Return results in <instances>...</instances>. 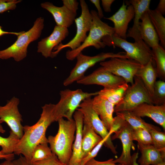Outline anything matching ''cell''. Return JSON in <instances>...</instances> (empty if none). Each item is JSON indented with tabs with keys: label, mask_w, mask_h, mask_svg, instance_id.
Segmentation results:
<instances>
[{
	"label": "cell",
	"mask_w": 165,
	"mask_h": 165,
	"mask_svg": "<svg viewBox=\"0 0 165 165\" xmlns=\"http://www.w3.org/2000/svg\"><path fill=\"white\" fill-rule=\"evenodd\" d=\"M55 104H46L42 108V112L38 121L34 125L23 126V134L16 144L13 153L23 155L31 162V155L35 148L39 144H48L46 137L48 127L56 121L54 114Z\"/></svg>",
	"instance_id": "obj_1"
},
{
	"label": "cell",
	"mask_w": 165,
	"mask_h": 165,
	"mask_svg": "<svg viewBox=\"0 0 165 165\" xmlns=\"http://www.w3.org/2000/svg\"><path fill=\"white\" fill-rule=\"evenodd\" d=\"M59 128L57 134L50 135L48 143L52 152L55 155L61 163L67 165L72 155V147L75 139L76 124L73 119L65 120L61 118L57 121Z\"/></svg>",
	"instance_id": "obj_2"
},
{
	"label": "cell",
	"mask_w": 165,
	"mask_h": 165,
	"mask_svg": "<svg viewBox=\"0 0 165 165\" xmlns=\"http://www.w3.org/2000/svg\"><path fill=\"white\" fill-rule=\"evenodd\" d=\"M44 22L43 18H37L30 30L26 32H21L17 36V39L13 44L5 50H0V59L13 58L17 62L24 59L27 56L29 44L40 37L44 28Z\"/></svg>",
	"instance_id": "obj_3"
},
{
	"label": "cell",
	"mask_w": 165,
	"mask_h": 165,
	"mask_svg": "<svg viewBox=\"0 0 165 165\" xmlns=\"http://www.w3.org/2000/svg\"><path fill=\"white\" fill-rule=\"evenodd\" d=\"M90 12L92 21L89 34L78 48L66 52V57L69 60H74L79 53L89 47L92 46L97 49L104 48L106 46L102 41V38L106 36L114 34L113 27L103 22L98 17L96 11L92 10Z\"/></svg>",
	"instance_id": "obj_4"
},
{
	"label": "cell",
	"mask_w": 165,
	"mask_h": 165,
	"mask_svg": "<svg viewBox=\"0 0 165 165\" xmlns=\"http://www.w3.org/2000/svg\"><path fill=\"white\" fill-rule=\"evenodd\" d=\"M102 41L105 46L123 49L129 59L135 61L142 66L153 60L152 50L142 40L132 43L113 35L103 37Z\"/></svg>",
	"instance_id": "obj_5"
},
{
	"label": "cell",
	"mask_w": 165,
	"mask_h": 165,
	"mask_svg": "<svg viewBox=\"0 0 165 165\" xmlns=\"http://www.w3.org/2000/svg\"><path fill=\"white\" fill-rule=\"evenodd\" d=\"M60 98L55 104L54 114L56 121L64 117L67 120L73 119V114L85 99L98 94V92L88 93L81 89L72 90L66 89L60 93Z\"/></svg>",
	"instance_id": "obj_6"
},
{
	"label": "cell",
	"mask_w": 165,
	"mask_h": 165,
	"mask_svg": "<svg viewBox=\"0 0 165 165\" xmlns=\"http://www.w3.org/2000/svg\"><path fill=\"white\" fill-rule=\"evenodd\" d=\"M117 57L128 59L125 52L117 53L112 52L101 53L90 56L84 55L81 52L76 57V64L70 72L68 76L64 81L63 85L66 86L82 78L86 71L97 63L101 62L108 58Z\"/></svg>",
	"instance_id": "obj_7"
},
{
	"label": "cell",
	"mask_w": 165,
	"mask_h": 165,
	"mask_svg": "<svg viewBox=\"0 0 165 165\" xmlns=\"http://www.w3.org/2000/svg\"><path fill=\"white\" fill-rule=\"evenodd\" d=\"M133 128L126 121L119 116H116L114 117L113 127L111 130L115 134L111 137L112 140L119 139L123 147L120 156L114 160L115 163L123 165H132V159L131 155V148L135 149V146L131 137Z\"/></svg>",
	"instance_id": "obj_8"
},
{
	"label": "cell",
	"mask_w": 165,
	"mask_h": 165,
	"mask_svg": "<svg viewBox=\"0 0 165 165\" xmlns=\"http://www.w3.org/2000/svg\"><path fill=\"white\" fill-rule=\"evenodd\" d=\"M81 13L75 20L76 27V32L74 37L65 44L61 43L54 48L55 51L53 52V58L55 57L63 49L69 47L73 50L78 48L84 42L87 37L91 27L92 18L88 6L84 0H80Z\"/></svg>",
	"instance_id": "obj_9"
},
{
	"label": "cell",
	"mask_w": 165,
	"mask_h": 165,
	"mask_svg": "<svg viewBox=\"0 0 165 165\" xmlns=\"http://www.w3.org/2000/svg\"><path fill=\"white\" fill-rule=\"evenodd\" d=\"M134 83L129 86L122 100L115 106L114 112L130 110L143 103L152 104L151 96L141 79L134 76Z\"/></svg>",
	"instance_id": "obj_10"
},
{
	"label": "cell",
	"mask_w": 165,
	"mask_h": 165,
	"mask_svg": "<svg viewBox=\"0 0 165 165\" xmlns=\"http://www.w3.org/2000/svg\"><path fill=\"white\" fill-rule=\"evenodd\" d=\"M92 102L91 97L85 99L81 103L76 110L81 112L83 115V120L87 122L102 139L107 140L106 147L109 149L114 154H116L117 152L116 148L112 141L111 137L113 132L111 131H108L107 130L93 109Z\"/></svg>",
	"instance_id": "obj_11"
},
{
	"label": "cell",
	"mask_w": 165,
	"mask_h": 165,
	"mask_svg": "<svg viewBox=\"0 0 165 165\" xmlns=\"http://www.w3.org/2000/svg\"><path fill=\"white\" fill-rule=\"evenodd\" d=\"M105 70L114 75L123 78L127 83H134V77L142 65L132 59L117 57L100 62Z\"/></svg>",
	"instance_id": "obj_12"
},
{
	"label": "cell",
	"mask_w": 165,
	"mask_h": 165,
	"mask_svg": "<svg viewBox=\"0 0 165 165\" xmlns=\"http://www.w3.org/2000/svg\"><path fill=\"white\" fill-rule=\"evenodd\" d=\"M19 100L13 97L3 106H0V119L6 123L11 130L20 139L23 134L22 116L18 108Z\"/></svg>",
	"instance_id": "obj_13"
},
{
	"label": "cell",
	"mask_w": 165,
	"mask_h": 165,
	"mask_svg": "<svg viewBox=\"0 0 165 165\" xmlns=\"http://www.w3.org/2000/svg\"><path fill=\"white\" fill-rule=\"evenodd\" d=\"M76 82L84 85H101L105 88L116 87L126 83L123 78L114 75L102 67Z\"/></svg>",
	"instance_id": "obj_14"
},
{
	"label": "cell",
	"mask_w": 165,
	"mask_h": 165,
	"mask_svg": "<svg viewBox=\"0 0 165 165\" xmlns=\"http://www.w3.org/2000/svg\"><path fill=\"white\" fill-rule=\"evenodd\" d=\"M134 15L133 6L127 1H123L122 5L117 11L109 17L105 19L111 21L114 24V35L126 39L128 25Z\"/></svg>",
	"instance_id": "obj_15"
},
{
	"label": "cell",
	"mask_w": 165,
	"mask_h": 165,
	"mask_svg": "<svg viewBox=\"0 0 165 165\" xmlns=\"http://www.w3.org/2000/svg\"><path fill=\"white\" fill-rule=\"evenodd\" d=\"M68 28L56 25L52 33L38 43L37 52L45 58H52V50L68 35Z\"/></svg>",
	"instance_id": "obj_16"
},
{
	"label": "cell",
	"mask_w": 165,
	"mask_h": 165,
	"mask_svg": "<svg viewBox=\"0 0 165 165\" xmlns=\"http://www.w3.org/2000/svg\"><path fill=\"white\" fill-rule=\"evenodd\" d=\"M141 117H148L165 130V104L154 105L147 103L141 104L130 110Z\"/></svg>",
	"instance_id": "obj_17"
},
{
	"label": "cell",
	"mask_w": 165,
	"mask_h": 165,
	"mask_svg": "<svg viewBox=\"0 0 165 165\" xmlns=\"http://www.w3.org/2000/svg\"><path fill=\"white\" fill-rule=\"evenodd\" d=\"M92 107L108 131L112 129L114 121L113 114L115 105L98 95L92 99Z\"/></svg>",
	"instance_id": "obj_18"
},
{
	"label": "cell",
	"mask_w": 165,
	"mask_h": 165,
	"mask_svg": "<svg viewBox=\"0 0 165 165\" xmlns=\"http://www.w3.org/2000/svg\"><path fill=\"white\" fill-rule=\"evenodd\" d=\"M41 6L53 15L56 25L68 28L73 23L77 14L68 10L65 6L57 7L49 2L41 4Z\"/></svg>",
	"instance_id": "obj_19"
},
{
	"label": "cell",
	"mask_w": 165,
	"mask_h": 165,
	"mask_svg": "<svg viewBox=\"0 0 165 165\" xmlns=\"http://www.w3.org/2000/svg\"><path fill=\"white\" fill-rule=\"evenodd\" d=\"M73 117L76 124V135L75 141L72 145V156L68 164L80 165L82 159V143L83 117L81 112L78 110H76L74 112Z\"/></svg>",
	"instance_id": "obj_20"
},
{
	"label": "cell",
	"mask_w": 165,
	"mask_h": 165,
	"mask_svg": "<svg viewBox=\"0 0 165 165\" xmlns=\"http://www.w3.org/2000/svg\"><path fill=\"white\" fill-rule=\"evenodd\" d=\"M127 2L133 6L134 15L133 25L128 30L127 37L132 38L136 42L141 40L139 30L140 19L143 14L149 9L151 0H130Z\"/></svg>",
	"instance_id": "obj_21"
},
{
	"label": "cell",
	"mask_w": 165,
	"mask_h": 165,
	"mask_svg": "<svg viewBox=\"0 0 165 165\" xmlns=\"http://www.w3.org/2000/svg\"><path fill=\"white\" fill-rule=\"evenodd\" d=\"M141 156L138 161L140 165H154L165 160V148L158 149L152 145L138 143Z\"/></svg>",
	"instance_id": "obj_22"
},
{
	"label": "cell",
	"mask_w": 165,
	"mask_h": 165,
	"mask_svg": "<svg viewBox=\"0 0 165 165\" xmlns=\"http://www.w3.org/2000/svg\"><path fill=\"white\" fill-rule=\"evenodd\" d=\"M148 11L143 14L140 19L139 30L141 39L149 47L153 48L159 45L160 40Z\"/></svg>",
	"instance_id": "obj_23"
},
{
	"label": "cell",
	"mask_w": 165,
	"mask_h": 165,
	"mask_svg": "<svg viewBox=\"0 0 165 165\" xmlns=\"http://www.w3.org/2000/svg\"><path fill=\"white\" fill-rule=\"evenodd\" d=\"M102 139L87 122L83 120L82 143V159Z\"/></svg>",
	"instance_id": "obj_24"
},
{
	"label": "cell",
	"mask_w": 165,
	"mask_h": 165,
	"mask_svg": "<svg viewBox=\"0 0 165 165\" xmlns=\"http://www.w3.org/2000/svg\"><path fill=\"white\" fill-rule=\"evenodd\" d=\"M153 61L142 66L135 75L142 81L151 97L153 95L155 84L157 77L156 68L153 65Z\"/></svg>",
	"instance_id": "obj_25"
},
{
	"label": "cell",
	"mask_w": 165,
	"mask_h": 165,
	"mask_svg": "<svg viewBox=\"0 0 165 165\" xmlns=\"http://www.w3.org/2000/svg\"><path fill=\"white\" fill-rule=\"evenodd\" d=\"M118 116L127 122L133 129L143 128L149 132L154 130L161 131L160 128L157 126L146 122L141 117L138 116L130 110H124L116 112Z\"/></svg>",
	"instance_id": "obj_26"
},
{
	"label": "cell",
	"mask_w": 165,
	"mask_h": 165,
	"mask_svg": "<svg viewBox=\"0 0 165 165\" xmlns=\"http://www.w3.org/2000/svg\"><path fill=\"white\" fill-rule=\"evenodd\" d=\"M129 86L128 83H125L115 88H104L98 91L97 95L115 106L122 100Z\"/></svg>",
	"instance_id": "obj_27"
},
{
	"label": "cell",
	"mask_w": 165,
	"mask_h": 165,
	"mask_svg": "<svg viewBox=\"0 0 165 165\" xmlns=\"http://www.w3.org/2000/svg\"><path fill=\"white\" fill-rule=\"evenodd\" d=\"M151 23L154 26L163 48L165 47V18L159 12L150 9L148 11Z\"/></svg>",
	"instance_id": "obj_28"
},
{
	"label": "cell",
	"mask_w": 165,
	"mask_h": 165,
	"mask_svg": "<svg viewBox=\"0 0 165 165\" xmlns=\"http://www.w3.org/2000/svg\"><path fill=\"white\" fill-rule=\"evenodd\" d=\"M153 60L156 63V69L157 77L161 80H165V50L164 48L159 45L152 48Z\"/></svg>",
	"instance_id": "obj_29"
},
{
	"label": "cell",
	"mask_w": 165,
	"mask_h": 165,
	"mask_svg": "<svg viewBox=\"0 0 165 165\" xmlns=\"http://www.w3.org/2000/svg\"><path fill=\"white\" fill-rule=\"evenodd\" d=\"M20 138L13 132L10 131L9 136L4 138L0 136V146L1 150L5 154H8L14 152L15 147Z\"/></svg>",
	"instance_id": "obj_30"
},
{
	"label": "cell",
	"mask_w": 165,
	"mask_h": 165,
	"mask_svg": "<svg viewBox=\"0 0 165 165\" xmlns=\"http://www.w3.org/2000/svg\"><path fill=\"white\" fill-rule=\"evenodd\" d=\"M48 144H39L35 148L32 154L31 163L46 160L51 156L53 153Z\"/></svg>",
	"instance_id": "obj_31"
},
{
	"label": "cell",
	"mask_w": 165,
	"mask_h": 165,
	"mask_svg": "<svg viewBox=\"0 0 165 165\" xmlns=\"http://www.w3.org/2000/svg\"><path fill=\"white\" fill-rule=\"evenodd\" d=\"M151 98L152 104L161 105L165 104V82L164 81H156Z\"/></svg>",
	"instance_id": "obj_32"
},
{
	"label": "cell",
	"mask_w": 165,
	"mask_h": 165,
	"mask_svg": "<svg viewBox=\"0 0 165 165\" xmlns=\"http://www.w3.org/2000/svg\"><path fill=\"white\" fill-rule=\"evenodd\" d=\"M131 137L133 141L144 145H152V141L150 132L145 129L138 128L132 129Z\"/></svg>",
	"instance_id": "obj_33"
},
{
	"label": "cell",
	"mask_w": 165,
	"mask_h": 165,
	"mask_svg": "<svg viewBox=\"0 0 165 165\" xmlns=\"http://www.w3.org/2000/svg\"><path fill=\"white\" fill-rule=\"evenodd\" d=\"M149 132L152 139V145L158 149L165 148V132L152 130Z\"/></svg>",
	"instance_id": "obj_34"
},
{
	"label": "cell",
	"mask_w": 165,
	"mask_h": 165,
	"mask_svg": "<svg viewBox=\"0 0 165 165\" xmlns=\"http://www.w3.org/2000/svg\"><path fill=\"white\" fill-rule=\"evenodd\" d=\"M107 142V139H103L82 160L80 165H84L89 160L94 158L97 155L103 145H104L106 147Z\"/></svg>",
	"instance_id": "obj_35"
},
{
	"label": "cell",
	"mask_w": 165,
	"mask_h": 165,
	"mask_svg": "<svg viewBox=\"0 0 165 165\" xmlns=\"http://www.w3.org/2000/svg\"><path fill=\"white\" fill-rule=\"evenodd\" d=\"M20 0H0V13L15 9Z\"/></svg>",
	"instance_id": "obj_36"
},
{
	"label": "cell",
	"mask_w": 165,
	"mask_h": 165,
	"mask_svg": "<svg viewBox=\"0 0 165 165\" xmlns=\"http://www.w3.org/2000/svg\"><path fill=\"white\" fill-rule=\"evenodd\" d=\"M32 164L33 165H64L57 156L53 153L49 158L43 160L33 163Z\"/></svg>",
	"instance_id": "obj_37"
},
{
	"label": "cell",
	"mask_w": 165,
	"mask_h": 165,
	"mask_svg": "<svg viewBox=\"0 0 165 165\" xmlns=\"http://www.w3.org/2000/svg\"><path fill=\"white\" fill-rule=\"evenodd\" d=\"M63 6L71 12L77 14L79 2L76 0H62Z\"/></svg>",
	"instance_id": "obj_38"
},
{
	"label": "cell",
	"mask_w": 165,
	"mask_h": 165,
	"mask_svg": "<svg viewBox=\"0 0 165 165\" xmlns=\"http://www.w3.org/2000/svg\"><path fill=\"white\" fill-rule=\"evenodd\" d=\"M84 165H123L116 164L114 161L113 158L110 159L108 160L104 161H100L93 158L86 162Z\"/></svg>",
	"instance_id": "obj_39"
},
{
	"label": "cell",
	"mask_w": 165,
	"mask_h": 165,
	"mask_svg": "<svg viewBox=\"0 0 165 165\" xmlns=\"http://www.w3.org/2000/svg\"><path fill=\"white\" fill-rule=\"evenodd\" d=\"M11 165H33L31 162L26 159L24 156H20L18 159L13 160Z\"/></svg>",
	"instance_id": "obj_40"
},
{
	"label": "cell",
	"mask_w": 165,
	"mask_h": 165,
	"mask_svg": "<svg viewBox=\"0 0 165 165\" xmlns=\"http://www.w3.org/2000/svg\"><path fill=\"white\" fill-rule=\"evenodd\" d=\"M90 1L93 4L96 8L97 15L99 18L101 19L104 16L103 12L100 5V1L99 0H90Z\"/></svg>",
	"instance_id": "obj_41"
},
{
	"label": "cell",
	"mask_w": 165,
	"mask_h": 165,
	"mask_svg": "<svg viewBox=\"0 0 165 165\" xmlns=\"http://www.w3.org/2000/svg\"><path fill=\"white\" fill-rule=\"evenodd\" d=\"M114 0H102V5L104 11L106 12L111 11V7Z\"/></svg>",
	"instance_id": "obj_42"
},
{
	"label": "cell",
	"mask_w": 165,
	"mask_h": 165,
	"mask_svg": "<svg viewBox=\"0 0 165 165\" xmlns=\"http://www.w3.org/2000/svg\"><path fill=\"white\" fill-rule=\"evenodd\" d=\"M155 9L162 15H164L165 13V0H160Z\"/></svg>",
	"instance_id": "obj_43"
},
{
	"label": "cell",
	"mask_w": 165,
	"mask_h": 165,
	"mask_svg": "<svg viewBox=\"0 0 165 165\" xmlns=\"http://www.w3.org/2000/svg\"><path fill=\"white\" fill-rule=\"evenodd\" d=\"M14 153L8 154H5L0 150V159H4L7 160L12 161L14 160Z\"/></svg>",
	"instance_id": "obj_44"
},
{
	"label": "cell",
	"mask_w": 165,
	"mask_h": 165,
	"mask_svg": "<svg viewBox=\"0 0 165 165\" xmlns=\"http://www.w3.org/2000/svg\"><path fill=\"white\" fill-rule=\"evenodd\" d=\"M21 32H13L6 31H3L2 29V27L0 26V36L6 34H12L16 35L17 36L20 34Z\"/></svg>",
	"instance_id": "obj_45"
},
{
	"label": "cell",
	"mask_w": 165,
	"mask_h": 165,
	"mask_svg": "<svg viewBox=\"0 0 165 165\" xmlns=\"http://www.w3.org/2000/svg\"><path fill=\"white\" fill-rule=\"evenodd\" d=\"M132 159V165H139L137 163V159L138 157V152L134 153L131 156Z\"/></svg>",
	"instance_id": "obj_46"
},
{
	"label": "cell",
	"mask_w": 165,
	"mask_h": 165,
	"mask_svg": "<svg viewBox=\"0 0 165 165\" xmlns=\"http://www.w3.org/2000/svg\"><path fill=\"white\" fill-rule=\"evenodd\" d=\"M12 161L6 160L3 162L0 163V165H11Z\"/></svg>",
	"instance_id": "obj_47"
},
{
	"label": "cell",
	"mask_w": 165,
	"mask_h": 165,
	"mask_svg": "<svg viewBox=\"0 0 165 165\" xmlns=\"http://www.w3.org/2000/svg\"><path fill=\"white\" fill-rule=\"evenodd\" d=\"M3 122V121L0 119V133H2L5 132V130L3 129L1 125V124Z\"/></svg>",
	"instance_id": "obj_48"
},
{
	"label": "cell",
	"mask_w": 165,
	"mask_h": 165,
	"mask_svg": "<svg viewBox=\"0 0 165 165\" xmlns=\"http://www.w3.org/2000/svg\"><path fill=\"white\" fill-rule=\"evenodd\" d=\"M154 165H165V160Z\"/></svg>",
	"instance_id": "obj_49"
},
{
	"label": "cell",
	"mask_w": 165,
	"mask_h": 165,
	"mask_svg": "<svg viewBox=\"0 0 165 165\" xmlns=\"http://www.w3.org/2000/svg\"><path fill=\"white\" fill-rule=\"evenodd\" d=\"M67 165H73L71 164H68Z\"/></svg>",
	"instance_id": "obj_50"
}]
</instances>
